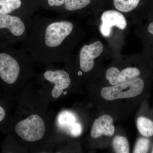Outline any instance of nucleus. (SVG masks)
I'll return each instance as SVG.
<instances>
[{"label": "nucleus", "instance_id": "obj_7", "mask_svg": "<svg viewBox=\"0 0 153 153\" xmlns=\"http://www.w3.org/2000/svg\"><path fill=\"white\" fill-rule=\"evenodd\" d=\"M44 76L46 80L55 84L52 91V95L54 98L60 97L63 90L71 84L69 74L64 70H48L44 73Z\"/></svg>", "mask_w": 153, "mask_h": 153}, {"label": "nucleus", "instance_id": "obj_15", "mask_svg": "<svg viewBox=\"0 0 153 153\" xmlns=\"http://www.w3.org/2000/svg\"><path fill=\"white\" fill-rule=\"evenodd\" d=\"M113 146L116 153H129L128 141L124 137H116L113 142Z\"/></svg>", "mask_w": 153, "mask_h": 153}, {"label": "nucleus", "instance_id": "obj_5", "mask_svg": "<svg viewBox=\"0 0 153 153\" xmlns=\"http://www.w3.org/2000/svg\"><path fill=\"white\" fill-rule=\"evenodd\" d=\"M103 50V45L100 41L83 46L79 54V65L81 70L85 72L91 71L94 66V59L101 55Z\"/></svg>", "mask_w": 153, "mask_h": 153}, {"label": "nucleus", "instance_id": "obj_22", "mask_svg": "<svg viewBox=\"0 0 153 153\" xmlns=\"http://www.w3.org/2000/svg\"><path fill=\"white\" fill-rule=\"evenodd\" d=\"M66 92H64V94H66Z\"/></svg>", "mask_w": 153, "mask_h": 153}, {"label": "nucleus", "instance_id": "obj_18", "mask_svg": "<svg viewBox=\"0 0 153 153\" xmlns=\"http://www.w3.org/2000/svg\"><path fill=\"white\" fill-rule=\"evenodd\" d=\"M65 0H37L41 5L49 8H63Z\"/></svg>", "mask_w": 153, "mask_h": 153}, {"label": "nucleus", "instance_id": "obj_13", "mask_svg": "<svg viewBox=\"0 0 153 153\" xmlns=\"http://www.w3.org/2000/svg\"><path fill=\"white\" fill-rule=\"evenodd\" d=\"M140 1V0H114V5L118 10L128 13L136 8Z\"/></svg>", "mask_w": 153, "mask_h": 153}, {"label": "nucleus", "instance_id": "obj_1", "mask_svg": "<svg viewBox=\"0 0 153 153\" xmlns=\"http://www.w3.org/2000/svg\"><path fill=\"white\" fill-rule=\"evenodd\" d=\"M74 28L73 23L67 20L48 22L40 30L33 46L36 49L49 51L66 49Z\"/></svg>", "mask_w": 153, "mask_h": 153}, {"label": "nucleus", "instance_id": "obj_9", "mask_svg": "<svg viewBox=\"0 0 153 153\" xmlns=\"http://www.w3.org/2000/svg\"><path fill=\"white\" fill-rule=\"evenodd\" d=\"M140 71L135 67H128L123 69L121 72L116 67H111L107 70L105 77L111 85L128 81L139 76Z\"/></svg>", "mask_w": 153, "mask_h": 153}, {"label": "nucleus", "instance_id": "obj_17", "mask_svg": "<svg viewBox=\"0 0 153 153\" xmlns=\"http://www.w3.org/2000/svg\"><path fill=\"white\" fill-rule=\"evenodd\" d=\"M150 140L147 138L140 139L137 141L133 153H145L147 152L149 146Z\"/></svg>", "mask_w": 153, "mask_h": 153}, {"label": "nucleus", "instance_id": "obj_3", "mask_svg": "<svg viewBox=\"0 0 153 153\" xmlns=\"http://www.w3.org/2000/svg\"><path fill=\"white\" fill-rule=\"evenodd\" d=\"M45 124L41 117L37 114L30 115L26 119L19 122L15 131L22 139L27 142L37 141L44 137Z\"/></svg>", "mask_w": 153, "mask_h": 153}, {"label": "nucleus", "instance_id": "obj_16", "mask_svg": "<svg viewBox=\"0 0 153 153\" xmlns=\"http://www.w3.org/2000/svg\"><path fill=\"white\" fill-rule=\"evenodd\" d=\"M58 122L59 124L62 126L68 128L70 131L72 127L75 123V119L72 114L64 111L59 114Z\"/></svg>", "mask_w": 153, "mask_h": 153}, {"label": "nucleus", "instance_id": "obj_10", "mask_svg": "<svg viewBox=\"0 0 153 153\" xmlns=\"http://www.w3.org/2000/svg\"><path fill=\"white\" fill-rule=\"evenodd\" d=\"M114 131L112 118L108 115H103L94 120L91 131V135L94 139L102 135L111 137Z\"/></svg>", "mask_w": 153, "mask_h": 153}, {"label": "nucleus", "instance_id": "obj_6", "mask_svg": "<svg viewBox=\"0 0 153 153\" xmlns=\"http://www.w3.org/2000/svg\"><path fill=\"white\" fill-rule=\"evenodd\" d=\"M102 24L100 31L104 37H109L113 27H116L121 30L126 29L127 22L125 17L117 11L111 10L102 13L101 17Z\"/></svg>", "mask_w": 153, "mask_h": 153}, {"label": "nucleus", "instance_id": "obj_2", "mask_svg": "<svg viewBox=\"0 0 153 153\" xmlns=\"http://www.w3.org/2000/svg\"><path fill=\"white\" fill-rule=\"evenodd\" d=\"M144 82L142 79L136 77L116 85L102 88L101 95L107 100L135 97L142 92Z\"/></svg>", "mask_w": 153, "mask_h": 153}, {"label": "nucleus", "instance_id": "obj_19", "mask_svg": "<svg viewBox=\"0 0 153 153\" xmlns=\"http://www.w3.org/2000/svg\"><path fill=\"white\" fill-rule=\"evenodd\" d=\"M82 128L81 125L79 123H75L71 128L70 133L73 136L77 137L80 134Z\"/></svg>", "mask_w": 153, "mask_h": 153}, {"label": "nucleus", "instance_id": "obj_21", "mask_svg": "<svg viewBox=\"0 0 153 153\" xmlns=\"http://www.w3.org/2000/svg\"><path fill=\"white\" fill-rule=\"evenodd\" d=\"M148 31L150 34L153 35V22H152L149 25L148 28Z\"/></svg>", "mask_w": 153, "mask_h": 153}, {"label": "nucleus", "instance_id": "obj_20", "mask_svg": "<svg viewBox=\"0 0 153 153\" xmlns=\"http://www.w3.org/2000/svg\"><path fill=\"white\" fill-rule=\"evenodd\" d=\"M5 117V112L4 110L2 107L0 106V122H1Z\"/></svg>", "mask_w": 153, "mask_h": 153}, {"label": "nucleus", "instance_id": "obj_12", "mask_svg": "<svg viewBox=\"0 0 153 153\" xmlns=\"http://www.w3.org/2000/svg\"><path fill=\"white\" fill-rule=\"evenodd\" d=\"M137 127L141 134L146 137L153 135V122L147 118L140 117L137 120Z\"/></svg>", "mask_w": 153, "mask_h": 153}, {"label": "nucleus", "instance_id": "obj_23", "mask_svg": "<svg viewBox=\"0 0 153 153\" xmlns=\"http://www.w3.org/2000/svg\"><path fill=\"white\" fill-rule=\"evenodd\" d=\"M152 153H153V149L152 151Z\"/></svg>", "mask_w": 153, "mask_h": 153}, {"label": "nucleus", "instance_id": "obj_8", "mask_svg": "<svg viewBox=\"0 0 153 153\" xmlns=\"http://www.w3.org/2000/svg\"><path fill=\"white\" fill-rule=\"evenodd\" d=\"M1 31L6 30L14 37L19 38L26 32L25 22L20 16L10 14L0 15Z\"/></svg>", "mask_w": 153, "mask_h": 153}, {"label": "nucleus", "instance_id": "obj_4", "mask_svg": "<svg viewBox=\"0 0 153 153\" xmlns=\"http://www.w3.org/2000/svg\"><path fill=\"white\" fill-rule=\"evenodd\" d=\"M20 66L12 55L5 52L0 53V77L4 82L12 84L16 82L19 74Z\"/></svg>", "mask_w": 153, "mask_h": 153}, {"label": "nucleus", "instance_id": "obj_14", "mask_svg": "<svg viewBox=\"0 0 153 153\" xmlns=\"http://www.w3.org/2000/svg\"><path fill=\"white\" fill-rule=\"evenodd\" d=\"M91 0H65L62 8L66 11H74L85 7Z\"/></svg>", "mask_w": 153, "mask_h": 153}, {"label": "nucleus", "instance_id": "obj_11", "mask_svg": "<svg viewBox=\"0 0 153 153\" xmlns=\"http://www.w3.org/2000/svg\"><path fill=\"white\" fill-rule=\"evenodd\" d=\"M34 4V0H0V15L17 16L33 8Z\"/></svg>", "mask_w": 153, "mask_h": 153}]
</instances>
